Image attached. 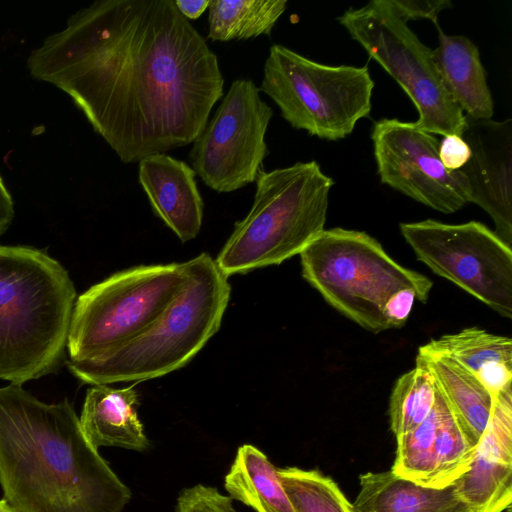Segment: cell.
Returning <instances> with one entry per match:
<instances>
[{
  "label": "cell",
  "instance_id": "obj_1",
  "mask_svg": "<svg viewBox=\"0 0 512 512\" xmlns=\"http://www.w3.org/2000/svg\"><path fill=\"white\" fill-rule=\"evenodd\" d=\"M124 163L186 146L223 96L216 54L173 0H98L31 50Z\"/></svg>",
  "mask_w": 512,
  "mask_h": 512
},
{
  "label": "cell",
  "instance_id": "obj_2",
  "mask_svg": "<svg viewBox=\"0 0 512 512\" xmlns=\"http://www.w3.org/2000/svg\"><path fill=\"white\" fill-rule=\"evenodd\" d=\"M0 486L17 512H122L130 489L85 437L67 398L0 387Z\"/></svg>",
  "mask_w": 512,
  "mask_h": 512
},
{
  "label": "cell",
  "instance_id": "obj_3",
  "mask_svg": "<svg viewBox=\"0 0 512 512\" xmlns=\"http://www.w3.org/2000/svg\"><path fill=\"white\" fill-rule=\"evenodd\" d=\"M76 299L58 260L35 247L0 244V379L23 385L60 366Z\"/></svg>",
  "mask_w": 512,
  "mask_h": 512
},
{
  "label": "cell",
  "instance_id": "obj_4",
  "mask_svg": "<svg viewBox=\"0 0 512 512\" xmlns=\"http://www.w3.org/2000/svg\"><path fill=\"white\" fill-rule=\"evenodd\" d=\"M188 279L165 310L139 335L90 360L67 362L91 385L158 378L188 364L219 330L228 306V277L207 253L188 260Z\"/></svg>",
  "mask_w": 512,
  "mask_h": 512
},
{
  "label": "cell",
  "instance_id": "obj_5",
  "mask_svg": "<svg viewBox=\"0 0 512 512\" xmlns=\"http://www.w3.org/2000/svg\"><path fill=\"white\" fill-rule=\"evenodd\" d=\"M333 180L316 161L260 171L249 213L215 259L227 276L300 254L324 230Z\"/></svg>",
  "mask_w": 512,
  "mask_h": 512
},
{
  "label": "cell",
  "instance_id": "obj_6",
  "mask_svg": "<svg viewBox=\"0 0 512 512\" xmlns=\"http://www.w3.org/2000/svg\"><path fill=\"white\" fill-rule=\"evenodd\" d=\"M299 255L303 278L330 306L372 333L389 329L383 308L395 292L412 288L426 303L433 286L364 231L324 229Z\"/></svg>",
  "mask_w": 512,
  "mask_h": 512
},
{
  "label": "cell",
  "instance_id": "obj_7",
  "mask_svg": "<svg viewBox=\"0 0 512 512\" xmlns=\"http://www.w3.org/2000/svg\"><path fill=\"white\" fill-rule=\"evenodd\" d=\"M374 81L368 67L331 66L280 44L270 47L259 88L295 129L336 141L369 116Z\"/></svg>",
  "mask_w": 512,
  "mask_h": 512
},
{
  "label": "cell",
  "instance_id": "obj_8",
  "mask_svg": "<svg viewBox=\"0 0 512 512\" xmlns=\"http://www.w3.org/2000/svg\"><path fill=\"white\" fill-rule=\"evenodd\" d=\"M188 264L140 265L112 274L77 297L67 362L102 355L144 331L179 294Z\"/></svg>",
  "mask_w": 512,
  "mask_h": 512
},
{
  "label": "cell",
  "instance_id": "obj_9",
  "mask_svg": "<svg viewBox=\"0 0 512 512\" xmlns=\"http://www.w3.org/2000/svg\"><path fill=\"white\" fill-rule=\"evenodd\" d=\"M338 22L410 97L419 113L415 124L420 129L433 135H462L465 115L446 89L432 50L387 0L349 8Z\"/></svg>",
  "mask_w": 512,
  "mask_h": 512
},
{
  "label": "cell",
  "instance_id": "obj_10",
  "mask_svg": "<svg viewBox=\"0 0 512 512\" xmlns=\"http://www.w3.org/2000/svg\"><path fill=\"white\" fill-rule=\"evenodd\" d=\"M417 259L504 318H512V250L478 221L400 224Z\"/></svg>",
  "mask_w": 512,
  "mask_h": 512
},
{
  "label": "cell",
  "instance_id": "obj_11",
  "mask_svg": "<svg viewBox=\"0 0 512 512\" xmlns=\"http://www.w3.org/2000/svg\"><path fill=\"white\" fill-rule=\"evenodd\" d=\"M250 79L234 80L212 118L193 141L189 159L211 189L228 193L255 182L268 154L265 134L273 116Z\"/></svg>",
  "mask_w": 512,
  "mask_h": 512
},
{
  "label": "cell",
  "instance_id": "obj_12",
  "mask_svg": "<svg viewBox=\"0 0 512 512\" xmlns=\"http://www.w3.org/2000/svg\"><path fill=\"white\" fill-rule=\"evenodd\" d=\"M371 139L381 182L442 213L468 203L459 171L449 172L439 158V141L415 122L382 118Z\"/></svg>",
  "mask_w": 512,
  "mask_h": 512
},
{
  "label": "cell",
  "instance_id": "obj_13",
  "mask_svg": "<svg viewBox=\"0 0 512 512\" xmlns=\"http://www.w3.org/2000/svg\"><path fill=\"white\" fill-rule=\"evenodd\" d=\"M396 439L391 470L419 485L438 489L453 485L469 469L477 447L437 389L428 417Z\"/></svg>",
  "mask_w": 512,
  "mask_h": 512
},
{
  "label": "cell",
  "instance_id": "obj_14",
  "mask_svg": "<svg viewBox=\"0 0 512 512\" xmlns=\"http://www.w3.org/2000/svg\"><path fill=\"white\" fill-rule=\"evenodd\" d=\"M463 139L470 158L458 171L468 202L492 218L496 234L512 243V120L472 119L465 116Z\"/></svg>",
  "mask_w": 512,
  "mask_h": 512
},
{
  "label": "cell",
  "instance_id": "obj_15",
  "mask_svg": "<svg viewBox=\"0 0 512 512\" xmlns=\"http://www.w3.org/2000/svg\"><path fill=\"white\" fill-rule=\"evenodd\" d=\"M471 512H503L512 501V385L494 396L469 469L453 484Z\"/></svg>",
  "mask_w": 512,
  "mask_h": 512
},
{
  "label": "cell",
  "instance_id": "obj_16",
  "mask_svg": "<svg viewBox=\"0 0 512 512\" xmlns=\"http://www.w3.org/2000/svg\"><path fill=\"white\" fill-rule=\"evenodd\" d=\"M192 167L165 153L139 161L138 180L154 213L182 241L194 239L203 220V200Z\"/></svg>",
  "mask_w": 512,
  "mask_h": 512
},
{
  "label": "cell",
  "instance_id": "obj_17",
  "mask_svg": "<svg viewBox=\"0 0 512 512\" xmlns=\"http://www.w3.org/2000/svg\"><path fill=\"white\" fill-rule=\"evenodd\" d=\"M138 393L133 386L112 388L93 385L86 392L81 415L82 431L89 443L144 451L149 441L136 412Z\"/></svg>",
  "mask_w": 512,
  "mask_h": 512
},
{
  "label": "cell",
  "instance_id": "obj_18",
  "mask_svg": "<svg viewBox=\"0 0 512 512\" xmlns=\"http://www.w3.org/2000/svg\"><path fill=\"white\" fill-rule=\"evenodd\" d=\"M436 28L439 41L432 57L446 89L465 116L491 119L494 102L478 47L466 36Z\"/></svg>",
  "mask_w": 512,
  "mask_h": 512
},
{
  "label": "cell",
  "instance_id": "obj_19",
  "mask_svg": "<svg viewBox=\"0 0 512 512\" xmlns=\"http://www.w3.org/2000/svg\"><path fill=\"white\" fill-rule=\"evenodd\" d=\"M418 351L448 357L471 372L494 397L512 384V340L472 327L431 339Z\"/></svg>",
  "mask_w": 512,
  "mask_h": 512
},
{
  "label": "cell",
  "instance_id": "obj_20",
  "mask_svg": "<svg viewBox=\"0 0 512 512\" xmlns=\"http://www.w3.org/2000/svg\"><path fill=\"white\" fill-rule=\"evenodd\" d=\"M359 480L353 512H471L453 485L425 487L392 470L367 472Z\"/></svg>",
  "mask_w": 512,
  "mask_h": 512
},
{
  "label": "cell",
  "instance_id": "obj_21",
  "mask_svg": "<svg viewBox=\"0 0 512 512\" xmlns=\"http://www.w3.org/2000/svg\"><path fill=\"white\" fill-rule=\"evenodd\" d=\"M440 393L467 436L476 444L489 422L494 397L481 382L454 360L418 351Z\"/></svg>",
  "mask_w": 512,
  "mask_h": 512
},
{
  "label": "cell",
  "instance_id": "obj_22",
  "mask_svg": "<svg viewBox=\"0 0 512 512\" xmlns=\"http://www.w3.org/2000/svg\"><path fill=\"white\" fill-rule=\"evenodd\" d=\"M224 486L232 500L256 512H296L281 484L278 468L253 445L238 448Z\"/></svg>",
  "mask_w": 512,
  "mask_h": 512
},
{
  "label": "cell",
  "instance_id": "obj_23",
  "mask_svg": "<svg viewBox=\"0 0 512 512\" xmlns=\"http://www.w3.org/2000/svg\"><path fill=\"white\" fill-rule=\"evenodd\" d=\"M286 6V0H210L208 38L225 42L269 35Z\"/></svg>",
  "mask_w": 512,
  "mask_h": 512
},
{
  "label": "cell",
  "instance_id": "obj_24",
  "mask_svg": "<svg viewBox=\"0 0 512 512\" xmlns=\"http://www.w3.org/2000/svg\"><path fill=\"white\" fill-rule=\"evenodd\" d=\"M436 386L425 365L416 358L413 369L394 384L389 400L390 427L397 437L416 428L431 413Z\"/></svg>",
  "mask_w": 512,
  "mask_h": 512
},
{
  "label": "cell",
  "instance_id": "obj_25",
  "mask_svg": "<svg viewBox=\"0 0 512 512\" xmlns=\"http://www.w3.org/2000/svg\"><path fill=\"white\" fill-rule=\"evenodd\" d=\"M278 475L296 512H353L337 483L317 470L278 468Z\"/></svg>",
  "mask_w": 512,
  "mask_h": 512
},
{
  "label": "cell",
  "instance_id": "obj_26",
  "mask_svg": "<svg viewBox=\"0 0 512 512\" xmlns=\"http://www.w3.org/2000/svg\"><path fill=\"white\" fill-rule=\"evenodd\" d=\"M176 512H236L232 499L215 487L197 484L181 491Z\"/></svg>",
  "mask_w": 512,
  "mask_h": 512
},
{
  "label": "cell",
  "instance_id": "obj_27",
  "mask_svg": "<svg viewBox=\"0 0 512 512\" xmlns=\"http://www.w3.org/2000/svg\"><path fill=\"white\" fill-rule=\"evenodd\" d=\"M394 12L404 21L428 19L438 24L441 11L452 6L449 0H387Z\"/></svg>",
  "mask_w": 512,
  "mask_h": 512
},
{
  "label": "cell",
  "instance_id": "obj_28",
  "mask_svg": "<svg viewBox=\"0 0 512 512\" xmlns=\"http://www.w3.org/2000/svg\"><path fill=\"white\" fill-rule=\"evenodd\" d=\"M416 300L420 301V296L412 288L401 289L387 300L383 308V314L389 329L400 328L405 325Z\"/></svg>",
  "mask_w": 512,
  "mask_h": 512
},
{
  "label": "cell",
  "instance_id": "obj_29",
  "mask_svg": "<svg viewBox=\"0 0 512 512\" xmlns=\"http://www.w3.org/2000/svg\"><path fill=\"white\" fill-rule=\"evenodd\" d=\"M438 154L443 166L449 172H453L459 170L467 163L471 152L462 136L450 134L444 136L439 143Z\"/></svg>",
  "mask_w": 512,
  "mask_h": 512
},
{
  "label": "cell",
  "instance_id": "obj_30",
  "mask_svg": "<svg viewBox=\"0 0 512 512\" xmlns=\"http://www.w3.org/2000/svg\"><path fill=\"white\" fill-rule=\"evenodd\" d=\"M14 216V201L0 174V237L9 229Z\"/></svg>",
  "mask_w": 512,
  "mask_h": 512
},
{
  "label": "cell",
  "instance_id": "obj_31",
  "mask_svg": "<svg viewBox=\"0 0 512 512\" xmlns=\"http://www.w3.org/2000/svg\"><path fill=\"white\" fill-rule=\"evenodd\" d=\"M179 12L188 20L198 19L206 9H208L210 0L201 1H188V0H175L174 1Z\"/></svg>",
  "mask_w": 512,
  "mask_h": 512
},
{
  "label": "cell",
  "instance_id": "obj_32",
  "mask_svg": "<svg viewBox=\"0 0 512 512\" xmlns=\"http://www.w3.org/2000/svg\"><path fill=\"white\" fill-rule=\"evenodd\" d=\"M0 512H17L12 506H10L5 500H0Z\"/></svg>",
  "mask_w": 512,
  "mask_h": 512
}]
</instances>
